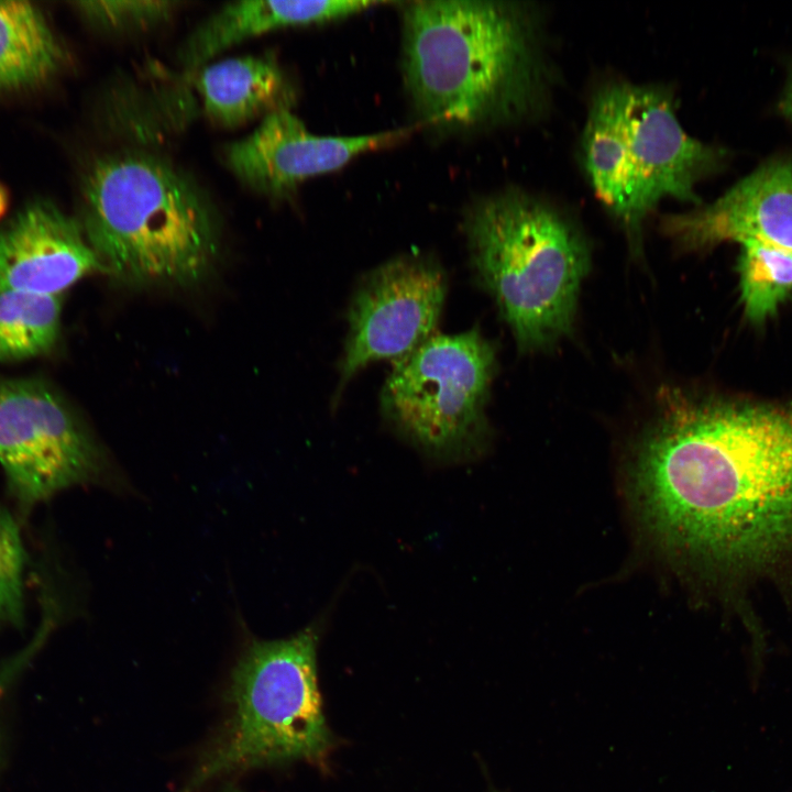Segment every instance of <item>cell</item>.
<instances>
[{"instance_id":"obj_20","label":"cell","mask_w":792,"mask_h":792,"mask_svg":"<svg viewBox=\"0 0 792 792\" xmlns=\"http://www.w3.org/2000/svg\"><path fill=\"white\" fill-rule=\"evenodd\" d=\"M782 108L784 113L790 118L792 121V78L789 82V86L785 90L784 98L782 101Z\"/></svg>"},{"instance_id":"obj_5","label":"cell","mask_w":792,"mask_h":792,"mask_svg":"<svg viewBox=\"0 0 792 792\" xmlns=\"http://www.w3.org/2000/svg\"><path fill=\"white\" fill-rule=\"evenodd\" d=\"M581 156L596 196L636 251L662 199L700 204L695 186L722 166L724 152L683 130L666 89L612 81L592 96Z\"/></svg>"},{"instance_id":"obj_11","label":"cell","mask_w":792,"mask_h":792,"mask_svg":"<svg viewBox=\"0 0 792 792\" xmlns=\"http://www.w3.org/2000/svg\"><path fill=\"white\" fill-rule=\"evenodd\" d=\"M662 228L685 249L755 242L792 255V160L766 162L714 202L667 216Z\"/></svg>"},{"instance_id":"obj_2","label":"cell","mask_w":792,"mask_h":792,"mask_svg":"<svg viewBox=\"0 0 792 792\" xmlns=\"http://www.w3.org/2000/svg\"><path fill=\"white\" fill-rule=\"evenodd\" d=\"M403 12V72L421 119L441 130L541 111L551 70L534 12L519 3L418 0Z\"/></svg>"},{"instance_id":"obj_7","label":"cell","mask_w":792,"mask_h":792,"mask_svg":"<svg viewBox=\"0 0 792 792\" xmlns=\"http://www.w3.org/2000/svg\"><path fill=\"white\" fill-rule=\"evenodd\" d=\"M495 365L494 346L475 328L432 336L395 361L382 388V413L428 458L473 459L486 441L484 408Z\"/></svg>"},{"instance_id":"obj_15","label":"cell","mask_w":792,"mask_h":792,"mask_svg":"<svg viewBox=\"0 0 792 792\" xmlns=\"http://www.w3.org/2000/svg\"><path fill=\"white\" fill-rule=\"evenodd\" d=\"M66 52L43 12L28 1H0V91L45 82Z\"/></svg>"},{"instance_id":"obj_18","label":"cell","mask_w":792,"mask_h":792,"mask_svg":"<svg viewBox=\"0 0 792 792\" xmlns=\"http://www.w3.org/2000/svg\"><path fill=\"white\" fill-rule=\"evenodd\" d=\"M25 553L19 528L0 506V625L20 626L24 618Z\"/></svg>"},{"instance_id":"obj_17","label":"cell","mask_w":792,"mask_h":792,"mask_svg":"<svg viewBox=\"0 0 792 792\" xmlns=\"http://www.w3.org/2000/svg\"><path fill=\"white\" fill-rule=\"evenodd\" d=\"M737 268L744 311L755 323L773 316L792 294V255L784 251L744 243Z\"/></svg>"},{"instance_id":"obj_22","label":"cell","mask_w":792,"mask_h":792,"mask_svg":"<svg viewBox=\"0 0 792 792\" xmlns=\"http://www.w3.org/2000/svg\"><path fill=\"white\" fill-rule=\"evenodd\" d=\"M227 792H240V791L233 789V790H229V791H227Z\"/></svg>"},{"instance_id":"obj_6","label":"cell","mask_w":792,"mask_h":792,"mask_svg":"<svg viewBox=\"0 0 792 792\" xmlns=\"http://www.w3.org/2000/svg\"><path fill=\"white\" fill-rule=\"evenodd\" d=\"M322 622L277 640L252 638L233 668L231 715L180 792L239 770L318 761L332 746L318 688Z\"/></svg>"},{"instance_id":"obj_19","label":"cell","mask_w":792,"mask_h":792,"mask_svg":"<svg viewBox=\"0 0 792 792\" xmlns=\"http://www.w3.org/2000/svg\"><path fill=\"white\" fill-rule=\"evenodd\" d=\"M76 4L88 21L105 31L134 32L166 22L183 3L177 1H84Z\"/></svg>"},{"instance_id":"obj_10","label":"cell","mask_w":792,"mask_h":792,"mask_svg":"<svg viewBox=\"0 0 792 792\" xmlns=\"http://www.w3.org/2000/svg\"><path fill=\"white\" fill-rule=\"evenodd\" d=\"M404 131L353 136L311 133L290 109L265 116L248 136L224 150L230 170L271 198L289 195L302 182L337 170L359 155L394 143Z\"/></svg>"},{"instance_id":"obj_12","label":"cell","mask_w":792,"mask_h":792,"mask_svg":"<svg viewBox=\"0 0 792 792\" xmlns=\"http://www.w3.org/2000/svg\"><path fill=\"white\" fill-rule=\"evenodd\" d=\"M96 271L80 223L53 202H30L0 228V294L62 295Z\"/></svg>"},{"instance_id":"obj_8","label":"cell","mask_w":792,"mask_h":792,"mask_svg":"<svg viewBox=\"0 0 792 792\" xmlns=\"http://www.w3.org/2000/svg\"><path fill=\"white\" fill-rule=\"evenodd\" d=\"M0 464L24 509L69 487L106 482L109 471L77 414L38 378L0 380Z\"/></svg>"},{"instance_id":"obj_9","label":"cell","mask_w":792,"mask_h":792,"mask_svg":"<svg viewBox=\"0 0 792 792\" xmlns=\"http://www.w3.org/2000/svg\"><path fill=\"white\" fill-rule=\"evenodd\" d=\"M446 292L444 272L427 256H400L371 271L349 308L339 389L367 364L397 361L431 338Z\"/></svg>"},{"instance_id":"obj_14","label":"cell","mask_w":792,"mask_h":792,"mask_svg":"<svg viewBox=\"0 0 792 792\" xmlns=\"http://www.w3.org/2000/svg\"><path fill=\"white\" fill-rule=\"evenodd\" d=\"M195 86L206 114L226 128L254 118L290 109L294 99L289 79L270 55L242 56L197 69Z\"/></svg>"},{"instance_id":"obj_13","label":"cell","mask_w":792,"mask_h":792,"mask_svg":"<svg viewBox=\"0 0 792 792\" xmlns=\"http://www.w3.org/2000/svg\"><path fill=\"white\" fill-rule=\"evenodd\" d=\"M380 1L230 2L198 25L178 52L182 65L197 70L221 52L251 37L288 26L327 22L355 14Z\"/></svg>"},{"instance_id":"obj_3","label":"cell","mask_w":792,"mask_h":792,"mask_svg":"<svg viewBox=\"0 0 792 792\" xmlns=\"http://www.w3.org/2000/svg\"><path fill=\"white\" fill-rule=\"evenodd\" d=\"M80 226L102 271L132 285L186 286L211 272L220 222L208 196L144 150L95 157L81 178Z\"/></svg>"},{"instance_id":"obj_4","label":"cell","mask_w":792,"mask_h":792,"mask_svg":"<svg viewBox=\"0 0 792 792\" xmlns=\"http://www.w3.org/2000/svg\"><path fill=\"white\" fill-rule=\"evenodd\" d=\"M471 261L522 350L568 333L590 249L560 209L519 189L482 198L466 212Z\"/></svg>"},{"instance_id":"obj_16","label":"cell","mask_w":792,"mask_h":792,"mask_svg":"<svg viewBox=\"0 0 792 792\" xmlns=\"http://www.w3.org/2000/svg\"><path fill=\"white\" fill-rule=\"evenodd\" d=\"M62 295L0 294V361L51 352L61 332Z\"/></svg>"},{"instance_id":"obj_1","label":"cell","mask_w":792,"mask_h":792,"mask_svg":"<svg viewBox=\"0 0 792 792\" xmlns=\"http://www.w3.org/2000/svg\"><path fill=\"white\" fill-rule=\"evenodd\" d=\"M664 396L635 460L644 516L762 648L766 598L792 610V404Z\"/></svg>"},{"instance_id":"obj_21","label":"cell","mask_w":792,"mask_h":792,"mask_svg":"<svg viewBox=\"0 0 792 792\" xmlns=\"http://www.w3.org/2000/svg\"><path fill=\"white\" fill-rule=\"evenodd\" d=\"M7 206V196L2 187L0 186V217L3 213Z\"/></svg>"}]
</instances>
